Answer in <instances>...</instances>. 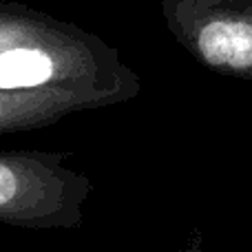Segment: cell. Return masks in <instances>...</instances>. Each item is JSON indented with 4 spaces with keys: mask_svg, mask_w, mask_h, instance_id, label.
<instances>
[{
    "mask_svg": "<svg viewBox=\"0 0 252 252\" xmlns=\"http://www.w3.org/2000/svg\"><path fill=\"white\" fill-rule=\"evenodd\" d=\"M16 188H18V182H16V175L9 166L0 164V206L7 204L13 195H16Z\"/></svg>",
    "mask_w": 252,
    "mask_h": 252,
    "instance_id": "3",
    "label": "cell"
},
{
    "mask_svg": "<svg viewBox=\"0 0 252 252\" xmlns=\"http://www.w3.org/2000/svg\"><path fill=\"white\" fill-rule=\"evenodd\" d=\"M197 51L215 69L252 78V0L208 18L197 33Z\"/></svg>",
    "mask_w": 252,
    "mask_h": 252,
    "instance_id": "1",
    "label": "cell"
},
{
    "mask_svg": "<svg viewBox=\"0 0 252 252\" xmlns=\"http://www.w3.org/2000/svg\"><path fill=\"white\" fill-rule=\"evenodd\" d=\"M51 60L42 51L31 49H13L0 53V89L35 87L49 80Z\"/></svg>",
    "mask_w": 252,
    "mask_h": 252,
    "instance_id": "2",
    "label": "cell"
}]
</instances>
